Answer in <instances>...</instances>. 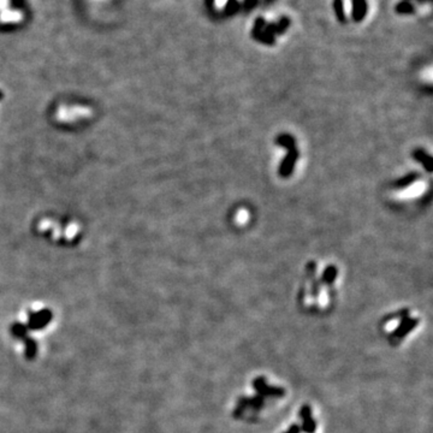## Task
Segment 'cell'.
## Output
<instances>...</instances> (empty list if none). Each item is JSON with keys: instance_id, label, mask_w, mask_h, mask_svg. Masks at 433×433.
Segmentation results:
<instances>
[{"instance_id": "6da1fadb", "label": "cell", "mask_w": 433, "mask_h": 433, "mask_svg": "<svg viewBox=\"0 0 433 433\" xmlns=\"http://www.w3.org/2000/svg\"><path fill=\"white\" fill-rule=\"evenodd\" d=\"M252 20V36L267 44H274L277 39L288 34L294 22L290 12L279 9L261 10Z\"/></svg>"}, {"instance_id": "7a4b0ae2", "label": "cell", "mask_w": 433, "mask_h": 433, "mask_svg": "<svg viewBox=\"0 0 433 433\" xmlns=\"http://www.w3.org/2000/svg\"><path fill=\"white\" fill-rule=\"evenodd\" d=\"M331 9L340 23L361 26L376 16L377 0H332Z\"/></svg>"}, {"instance_id": "3957f363", "label": "cell", "mask_w": 433, "mask_h": 433, "mask_svg": "<svg viewBox=\"0 0 433 433\" xmlns=\"http://www.w3.org/2000/svg\"><path fill=\"white\" fill-rule=\"evenodd\" d=\"M266 0H208L213 14L221 16H230L237 12L255 8Z\"/></svg>"}, {"instance_id": "277c9868", "label": "cell", "mask_w": 433, "mask_h": 433, "mask_svg": "<svg viewBox=\"0 0 433 433\" xmlns=\"http://www.w3.org/2000/svg\"><path fill=\"white\" fill-rule=\"evenodd\" d=\"M395 10L404 16H425L431 11V0H396Z\"/></svg>"}, {"instance_id": "5b68a950", "label": "cell", "mask_w": 433, "mask_h": 433, "mask_svg": "<svg viewBox=\"0 0 433 433\" xmlns=\"http://www.w3.org/2000/svg\"><path fill=\"white\" fill-rule=\"evenodd\" d=\"M416 322H417L416 320L408 318V316H405V318H402V322L398 325L397 330L393 331V334L391 335V338H393V340H396V341L403 338V336H405L408 332L413 330L414 326L416 325Z\"/></svg>"}, {"instance_id": "8992f818", "label": "cell", "mask_w": 433, "mask_h": 433, "mask_svg": "<svg viewBox=\"0 0 433 433\" xmlns=\"http://www.w3.org/2000/svg\"><path fill=\"white\" fill-rule=\"evenodd\" d=\"M301 417L303 420V429L308 433H314L316 428V423L312 417V411H310L309 405H304L301 409Z\"/></svg>"}, {"instance_id": "52a82bcc", "label": "cell", "mask_w": 433, "mask_h": 433, "mask_svg": "<svg viewBox=\"0 0 433 433\" xmlns=\"http://www.w3.org/2000/svg\"><path fill=\"white\" fill-rule=\"evenodd\" d=\"M298 431H300V429H298V426H292V427H290V429L286 431L285 433H298Z\"/></svg>"}]
</instances>
